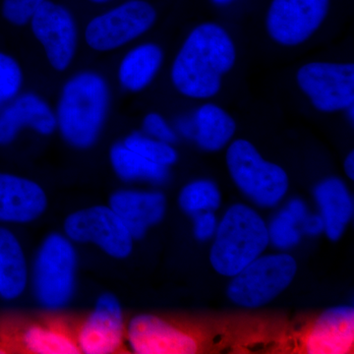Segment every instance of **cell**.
Returning a JSON list of instances; mask_svg holds the SVG:
<instances>
[{
  "mask_svg": "<svg viewBox=\"0 0 354 354\" xmlns=\"http://www.w3.org/2000/svg\"><path fill=\"white\" fill-rule=\"evenodd\" d=\"M236 53L220 25L205 23L193 30L174 60L171 79L181 94L208 99L218 94L221 77L232 69Z\"/></svg>",
  "mask_w": 354,
  "mask_h": 354,
  "instance_id": "1",
  "label": "cell"
},
{
  "mask_svg": "<svg viewBox=\"0 0 354 354\" xmlns=\"http://www.w3.org/2000/svg\"><path fill=\"white\" fill-rule=\"evenodd\" d=\"M209 262L218 274L232 278L262 255L270 244L262 216L243 204L225 212L216 227Z\"/></svg>",
  "mask_w": 354,
  "mask_h": 354,
  "instance_id": "2",
  "label": "cell"
},
{
  "mask_svg": "<svg viewBox=\"0 0 354 354\" xmlns=\"http://www.w3.org/2000/svg\"><path fill=\"white\" fill-rule=\"evenodd\" d=\"M109 91L94 73H82L65 85L58 106V127L64 138L76 148L95 143L106 118Z\"/></svg>",
  "mask_w": 354,
  "mask_h": 354,
  "instance_id": "3",
  "label": "cell"
},
{
  "mask_svg": "<svg viewBox=\"0 0 354 354\" xmlns=\"http://www.w3.org/2000/svg\"><path fill=\"white\" fill-rule=\"evenodd\" d=\"M76 269L73 242L65 234L46 236L39 247L30 274L39 304L51 311L64 308L75 291Z\"/></svg>",
  "mask_w": 354,
  "mask_h": 354,
  "instance_id": "4",
  "label": "cell"
},
{
  "mask_svg": "<svg viewBox=\"0 0 354 354\" xmlns=\"http://www.w3.org/2000/svg\"><path fill=\"white\" fill-rule=\"evenodd\" d=\"M227 164L237 187L258 206L274 207L288 192L286 172L278 165L265 160L246 140H236L230 146Z\"/></svg>",
  "mask_w": 354,
  "mask_h": 354,
  "instance_id": "5",
  "label": "cell"
},
{
  "mask_svg": "<svg viewBox=\"0 0 354 354\" xmlns=\"http://www.w3.org/2000/svg\"><path fill=\"white\" fill-rule=\"evenodd\" d=\"M297 271V261L288 254L259 256L232 277L227 297L244 308H259L286 290Z\"/></svg>",
  "mask_w": 354,
  "mask_h": 354,
  "instance_id": "6",
  "label": "cell"
},
{
  "mask_svg": "<svg viewBox=\"0 0 354 354\" xmlns=\"http://www.w3.org/2000/svg\"><path fill=\"white\" fill-rule=\"evenodd\" d=\"M64 234L73 243H91L109 257L125 259L132 253L134 237L109 206L79 209L67 216Z\"/></svg>",
  "mask_w": 354,
  "mask_h": 354,
  "instance_id": "7",
  "label": "cell"
},
{
  "mask_svg": "<svg viewBox=\"0 0 354 354\" xmlns=\"http://www.w3.org/2000/svg\"><path fill=\"white\" fill-rule=\"evenodd\" d=\"M297 80L315 109L323 113L341 111L353 104V64L312 62L298 70Z\"/></svg>",
  "mask_w": 354,
  "mask_h": 354,
  "instance_id": "8",
  "label": "cell"
},
{
  "mask_svg": "<svg viewBox=\"0 0 354 354\" xmlns=\"http://www.w3.org/2000/svg\"><path fill=\"white\" fill-rule=\"evenodd\" d=\"M156 18L157 13L148 2L131 0L91 21L86 41L94 50H114L148 31Z\"/></svg>",
  "mask_w": 354,
  "mask_h": 354,
  "instance_id": "9",
  "label": "cell"
},
{
  "mask_svg": "<svg viewBox=\"0 0 354 354\" xmlns=\"http://www.w3.org/2000/svg\"><path fill=\"white\" fill-rule=\"evenodd\" d=\"M330 0H272L267 30L276 43L295 46L304 43L322 25Z\"/></svg>",
  "mask_w": 354,
  "mask_h": 354,
  "instance_id": "10",
  "label": "cell"
},
{
  "mask_svg": "<svg viewBox=\"0 0 354 354\" xmlns=\"http://www.w3.org/2000/svg\"><path fill=\"white\" fill-rule=\"evenodd\" d=\"M125 337L124 319L118 298L104 293L79 327L75 337L80 353L113 354L122 346Z\"/></svg>",
  "mask_w": 354,
  "mask_h": 354,
  "instance_id": "11",
  "label": "cell"
},
{
  "mask_svg": "<svg viewBox=\"0 0 354 354\" xmlns=\"http://www.w3.org/2000/svg\"><path fill=\"white\" fill-rule=\"evenodd\" d=\"M125 335L128 346L136 354H192L199 348L189 333L150 314L132 318Z\"/></svg>",
  "mask_w": 354,
  "mask_h": 354,
  "instance_id": "12",
  "label": "cell"
},
{
  "mask_svg": "<svg viewBox=\"0 0 354 354\" xmlns=\"http://www.w3.org/2000/svg\"><path fill=\"white\" fill-rule=\"evenodd\" d=\"M31 20L32 32L43 44L50 64L64 71L76 48V27L71 14L64 6L44 0Z\"/></svg>",
  "mask_w": 354,
  "mask_h": 354,
  "instance_id": "13",
  "label": "cell"
},
{
  "mask_svg": "<svg viewBox=\"0 0 354 354\" xmlns=\"http://www.w3.org/2000/svg\"><path fill=\"white\" fill-rule=\"evenodd\" d=\"M354 309L348 305L332 307L317 318L305 337L309 354H346L353 351Z\"/></svg>",
  "mask_w": 354,
  "mask_h": 354,
  "instance_id": "14",
  "label": "cell"
},
{
  "mask_svg": "<svg viewBox=\"0 0 354 354\" xmlns=\"http://www.w3.org/2000/svg\"><path fill=\"white\" fill-rule=\"evenodd\" d=\"M48 198L35 181L0 174V223H29L43 216Z\"/></svg>",
  "mask_w": 354,
  "mask_h": 354,
  "instance_id": "15",
  "label": "cell"
},
{
  "mask_svg": "<svg viewBox=\"0 0 354 354\" xmlns=\"http://www.w3.org/2000/svg\"><path fill=\"white\" fill-rule=\"evenodd\" d=\"M109 206L120 216L134 239L158 225L167 211V200L158 191L120 190L113 193Z\"/></svg>",
  "mask_w": 354,
  "mask_h": 354,
  "instance_id": "16",
  "label": "cell"
},
{
  "mask_svg": "<svg viewBox=\"0 0 354 354\" xmlns=\"http://www.w3.org/2000/svg\"><path fill=\"white\" fill-rule=\"evenodd\" d=\"M24 127L44 135L51 134L57 128L55 116L37 95H22L0 114V145L11 143Z\"/></svg>",
  "mask_w": 354,
  "mask_h": 354,
  "instance_id": "17",
  "label": "cell"
},
{
  "mask_svg": "<svg viewBox=\"0 0 354 354\" xmlns=\"http://www.w3.org/2000/svg\"><path fill=\"white\" fill-rule=\"evenodd\" d=\"M314 197L325 223L324 232L330 241H339L353 214V198L346 184L335 177L325 179L316 186Z\"/></svg>",
  "mask_w": 354,
  "mask_h": 354,
  "instance_id": "18",
  "label": "cell"
},
{
  "mask_svg": "<svg viewBox=\"0 0 354 354\" xmlns=\"http://www.w3.org/2000/svg\"><path fill=\"white\" fill-rule=\"evenodd\" d=\"M27 259L19 239L8 228L0 227V297H20L29 281Z\"/></svg>",
  "mask_w": 354,
  "mask_h": 354,
  "instance_id": "19",
  "label": "cell"
},
{
  "mask_svg": "<svg viewBox=\"0 0 354 354\" xmlns=\"http://www.w3.org/2000/svg\"><path fill=\"white\" fill-rule=\"evenodd\" d=\"M162 62V50L156 44H147L134 48L121 62V84L132 92L141 91L153 80Z\"/></svg>",
  "mask_w": 354,
  "mask_h": 354,
  "instance_id": "20",
  "label": "cell"
},
{
  "mask_svg": "<svg viewBox=\"0 0 354 354\" xmlns=\"http://www.w3.org/2000/svg\"><path fill=\"white\" fill-rule=\"evenodd\" d=\"M198 145L206 151H220L232 138L236 124L232 116L220 106L205 104L196 115Z\"/></svg>",
  "mask_w": 354,
  "mask_h": 354,
  "instance_id": "21",
  "label": "cell"
},
{
  "mask_svg": "<svg viewBox=\"0 0 354 354\" xmlns=\"http://www.w3.org/2000/svg\"><path fill=\"white\" fill-rule=\"evenodd\" d=\"M20 344L26 353L32 354L80 353L75 337L55 326H28L21 333Z\"/></svg>",
  "mask_w": 354,
  "mask_h": 354,
  "instance_id": "22",
  "label": "cell"
},
{
  "mask_svg": "<svg viewBox=\"0 0 354 354\" xmlns=\"http://www.w3.org/2000/svg\"><path fill=\"white\" fill-rule=\"evenodd\" d=\"M111 162L115 174L125 181L145 180L162 183L169 177L167 167L156 164L139 153L127 148L123 144L113 146Z\"/></svg>",
  "mask_w": 354,
  "mask_h": 354,
  "instance_id": "23",
  "label": "cell"
},
{
  "mask_svg": "<svg viewBox=\"0 0 354 354\" xmlns=\"http://www.w3.org/2000/svg\"><path fill=\"white\" fill-rule=\"evenodd\" d=\"M221 202L218 186L209 180H196L187 184L178 197L179 206L191 216L202 212H214L220 207Z\"/></svg>",
  "mask_w": 354,
  "mask_h": 354,
  "instance_id": "24",
  "label": "cell"
},
{
  "mask_svg": "<svg viewBox=\"0 0 354 354\" xmlns=\"http://www.w3.org/2000/svg\"><path fill=\"white\" fill-rule=\"evenodd\" d=\"M123 145L147 160L164 167L174 165L177 160L176 151L169 143L160 140L133 134L125 140Z\"/></svg>",
  "mask_w": 354,
  "mask_h": 354,
  "instance_id": "25",
  "label": "cell"
},
{
  "mask_svg": "<svg viewBox=\"0 0 354 354\" xmlns=\"http://www.w3.org/2000/svg\"><path fill=\"white\" fill-rule=\"evenodd\" d=\"M298 225L299 223L288 209H281L268 227L270 243L279 249H290L297 245L301 239Z\"/></svg>",
  "mask_w": 354,
  "mask_h": 354,
  "instance_id": "26",
  "label": "cell"
},
{
  "mask_svg": "<svg viewBox=\"0 0 354 354\" xmlns=\"http://www.w3.org/2000/svg\"><path fill=\"white\" fill-rule=\"evenodd\" d=\"M22 84L19 64L9 55L0 53V106L17 94Z\"/></svg>",
  "mask_w": 354,
  "mask_h": 354,
  "instance_id": "27",
  "label": "cell"
},
{
  "mask_svg": "<svg viewBox=\"0 0 354 354\" xmlns=\"http://www.w3.org/2000/svg\"><path fill=\"white\" fill-rule=\"evenodd\" d=\"M44 0H4L2 14L14 25H25Z\"/></svg>",
  "mask_w": 354,
  "mask_h": 354,
  "instance_id": "28",
  "label": "cell"
},
{
  "mask_svg": "<svg viewBox=\"0 0 354 354\" xmlns=\"http://www.w3.org/2000/svg\"><path fill=\"white\" fill-rule=\"evenodd\" d=\"M144 129L153 138L165 143L171 144L176 141L174 132L165 123L164 118L157 113H150L146 116L144 120Z\"/></svg>",
  "mask_w": 354,
  "mask_h": 354,
  "instance_id": "29",
  "label": "cell"
},
{
  "mask_svg": "<svg viewBox=\"0 0 354 354\" xmlns=\"http://www.w3.org/2000/svg\"><path fill=\"white\" fill-rule=\"evenodd\" d=\"M194 218V235L200 241H207L216 234L218 221L213 211L202 212L193 216Z\"/></svg>",
  "mask_w": 354,
  "mask_h": 354,
  "instance_id": "30",
  "label": "cell"
},
{
  "mask_svg": "<svg viewBox=\"0 0 354 354\" xmlns=\"http://www.w3.org/2000/svg\"><path fill=\"white\" fill-rule=\"evenodd\" d=\"M304 234L310 236H317L325 232V223L320 215H308L301 223Z\"/></svg>",
  "mask_w": 354,
  "mask_h": 354,
  "instance_id": "31",
  "label": "cell"
},
{
  "mask_svg": "<svg viewBox=\"0 0 354 354\" xmlns=\"http://www.w3.org/2000/svg\"><path fill=\"white\" fill-rule=\"evenodd\" d=\"M286 209L295 216V220L299 223V225H301L302 221H304V218L308 216V211H307L306 205L304 201L299 199H292L290 203H288V206H286Z\"/></svg>",
  "mask_w": 354,
  "mask_h": 354,
  "instance_id": "32",
  "label": "cell"
},
{
  "mask_svg": "<svg viewBox=\"0 0 354 354\" xmlns=\"http://www.w3.org/2000/svg\"><path fill=\"white\" fill-rule=\"evenodd\" d=\"M344 171L346 176L353 180L354 179V153L351 152L344 160Z\"/></svg>",
  "mask_w": 354,
  "mask_h": 354,
  "instance_id": "33",
  "label": "cell"
},
{
  "mask_svg": "<svg viewBox=\"0 0 354 354\" xmlns=\"http://www.w3.org/2000/svg\"><path fill=\"white\" fill-rule=\"evenodd\" d=\"M216 4H220V6H223V4L230 3V2L234 1V0H213Z\"/></svg>",
  "mask_w": 354,
  "mask_h": 354,
  "instance_id": "34",
  "label": "cell"
},
{
  "mask_svg": "<svg viewBox=\"0 0 354 354\" xmlns=\"http://www.w3.org/2000/svg\"><path fill=\"white\" fill-rule=\"evenodd\" d=\"M91 1L97 2V3H102V2L109 1V0H91Z\"/></svg>",
  "mask_w": 354,
  "mask_h": 354,
  "instance_id": "35",
  "label": "cell"
},
{
  "mask_svg": "<svg viewBox=\"0 0 354 354\" xmlns=\"http://www.w3.org/2000/svg\"><path fill=\"white\" fill-rule=\"evenodd\" d=\"M2 353H6V349L2 348V346H0V354H2Z\"/></svg>",
  "mask_w": 354,
  "mask_h": 354,
  "instance_id": "36",
  "label": "cell"
}]
</instances>
